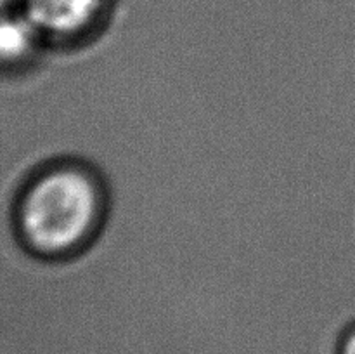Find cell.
I'll return each instance as SVG.
<instances>
[{"label":"cell","mask_w":355,"mask_h":354,"mask_svg":"<svg viewBox=\"0 0 355 354\" xmlns=\"http://www.w3.org/2000/svg\"><path fill=\"white\" fill-rule=\"evenodd\" d=\"M96 165L64 162L38 174L17 201L21 242L37 257L59 260L82 252L104 224L107 194Z\"/></svg>","instance_id":"6da1fadb"},{"label":"cell","mask_w":355,"mask_h":354,"mask_svg":"<svg viewBox=\"0 0 355 354\" xmlns=\"http://www.w3.org/2000/svg\"><path fill=\"white\" fill-rule=\"evenodd\" d=\"M107 0H23V12L42 37L73 42L103 21Z\"/></svg>","instance_id":"7a4b0ae2"},{"label":"cell","mask_w":355,"mask_h":354,"mask_svg":"<svg viewBox=\"0 0 355 354\" xmlns=\"http://www.w3.org/2000/svg\"><path fill=\"white\" fill-rule=\"evenodd\" d=\"M42 33L24 12H0V66L17 68L30 62L37 52Z\"/></svg>","instance_id":"3957f363"},{"label":"cell","mask_w":355,"mask_h":354,"mask_svg":"<svg viewBox=\"0 0 355 354\" xmlns=\"http://www.w3.org/2000/svg\"><path fill=\"white\" fill-rule=\"evenodd\" d=\"M342 354H355V326L347 333L342 344Z\"/></svg>","instance_id":"277c9868"},{"label":"cell","mask_w":355,"mask_h":354,"mask_svg":"<svg viewBox=\"0 0 355 354\" xmlns=\"http://www.w3.org/2000/svg\"><path fill=\"white\" fill-rule=\"evenodd\" d=\"M17 3H23V0H0V12L12 10L14 6H17Z\"/></svg>","instance_id":"5b68a950"}]
</instances>
